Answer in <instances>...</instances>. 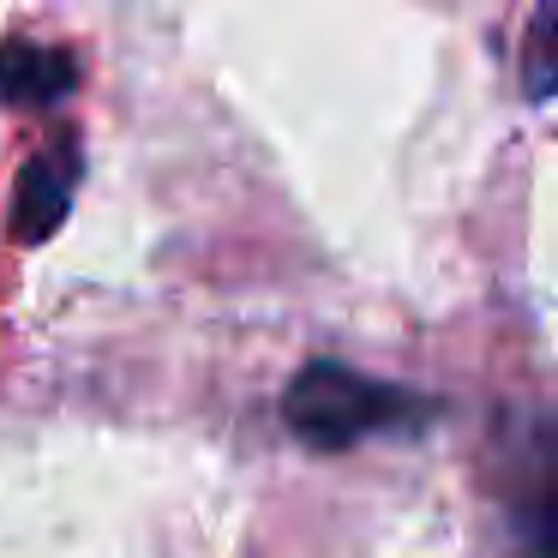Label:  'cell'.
<instances>
[{"label":"cell","mask_w":558,"mask_h":558,"mask_svg":"<svg viewBox=\"0 0 558 558\" xmlns=\"http://www.w3.org/2000/svg\"><path fill=\"white\" fill-rule=\"evenodd\" d=\"M438 414L433 397L402 390L390 378L354 373L342 361H306L282 390V421L306 450H349L378 433H409Z\"/></svg>","instance_id":"1"},{"label":"cell","mask_w":558,"mask_h":558,"mask_svg":"<svg viewBox=\"0 0 558 558\" xmlns=\"http://www.w3.org/2000/svg\"><path fill=\"white\" fill-rule=\"evenodd\" d=\"M78 61L54 43H25L7 37L0 43V102L7 109H54L61 97H73Z\"/></svg>","instance_id":"3"},{"label":"cell","mask_w":558,"mask_h":558,"mask_svg":"<svg viewBox=\"0 0 558 558\" xmlns=\"http://www.w3.org/2000/svg\"><path fill=\"white\" fill-rule=\"evenodd\" d=\"M78 169H85V150H78L73 133L49 138L37 157L19 169L13 181V210H7V241L13 246H43L54 229L66 222L78 193Z\"/></svg>","instance_id":"2"},{"label":"cell","mask_w":558,"mask_h":558,"mask_svg":"<svg viewBox=\"0 0 558 558\" xmlns=\"http://www.w3.org/2000/svg\"><path fill=\"white\" fill-rule=\"evenodd\" d=\"M522 85H529V102H546L558 90V73H553V7H534L529 13V37H522Z\"/></svg>","instance_id":"4"}]
</instances>
